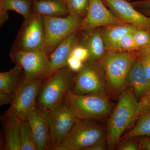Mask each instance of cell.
<instances>
[{
    "mask_svg": "<svg viewBox=\"0 0 150 150\" xmlns=\"http://www.w3.org/2000/svg\"><path fill=\"white\" fill-rule=\"evenodd\" d=\"M129 88L121 93L118 103L108 121L106 141L110 150L115 149L125 131L150 105L146 97L139 101L132 90Z\"/></svg>",
    "mask_w": 150,
    "mask_h": 150,
    "instance_id": "6da1fadb",
    "label": "cell"
},
{
    "mask_svg": "<svg viewBox=\"0 0 150 150\" xmlns=\"http://www.w3.org/2000/svg\"><path fill=\"white\" fill-rule=\"evenodd\" d=\"M64 100L77 119L102 121L111 113L112 103L105 93L77 95L70 90Z\"/></svg>",
    "mask_w": 150,
    "mask_h": 150,
    "instance_id": "7a4b0ae2",
    "label": "cell"
},
{
    "mask_svg": "<svg viewBox=\"0 0 150 150\" xmlns=\"http://www.w3.org/2000/svg\"><path fill=\"white\" fill-rule=\"evenodd\" d=\"M74 80L72 71L68 67L58 70L43 80L38 96L36 105L49 110L64 100Z\"/></svg>",
    "mask_w": 150,
    "mask_h": 150,
    "instance_id": "3957f363",
    "label": "cell"
},
{
    "mask_svg": "<svg viewBox=\"0 0 150 150\" xmlns=\"http://www.w3.org/2000/svg\"><path fill=\"white\" fill-rule=\"evenodd\" d=\"M94 121L77 119L58 150H84L95 144L105 141L106 129Z\"/></svg>",
    "mask_w": 150,
    "mask_h": 150,
    "instance_id": "277c9868",
    "label": "cell"
},
{
    "mask_svg": "<svg viewBox=\"0 0 150 150\" xmlns=\"http://www.w3.org/2000/svg\"><path fill=\"white\" fill-rule=\"evenodd\" d=\"M136 59L130 51L108 52L102 57L100 64L108 86L113 93H121L126 88V76Z\"/></svg>",
    "mask_w": 150,
    "mask_h": 150,
    "instance_id": "5b68a950",
    "label": "cell"
},
{
    "mask_svg": "<svg viewBox=\"0 0 150 150\" xmlns=\"http://www.w3.org/2000/svg\"><path fill=\"white\" fill-rule=\"evenodd\" d=\"M45 28L43 51L50 55L71 33L80 28L82 19L69 15L65 17L43 16Z\"/></svg>",
    "mask_w": 150,
    "mask_h": 150,
    "instance_id": "8992f818",
    "label": "cell"
},
{
    "mask_svg": "<svg viewBox=\"0 0 150 150\" xmlns=\"http://www.w3.org/2000/svg\"><path fill=\"white\" fill-rule=\"evenodd\" d=\"M43 78L30 80L22 79L14 94L12 103L4 115H13L22 121L28 117L36 106V100Z\"/></svg>",
    "mask_w": 150,
    "mask_h": 150,
    "instance_id": "52a82bcc",
    "label": "cell"
},
{
    "mask_svg": "<svg viewBox=\"0 0 150 150\" xmlns=\"http://www.w3.org/2000/svg\"><path fill=\"white\" fill-rule=\"evenodd\" d=\"M77 120L73 110L64 100L50 110V150H58Z\"/></svg>",
    "mask_w": 150,
    "mask_h": 150,
    "instance_id": "ba28073f",
    "label": "cell"
},
{
    "mask_svg": "<svg viewBox=\"0 0 150 150\" xmlns=\"http://www.w3.org/2000/svg\"><path fill=\"white\" fill-rule=\"evenodd\" d=\"M10 56L16 64L22 68L24 79L37 78L45 79L47 77L50 63L48 55L44 51H22L13 46Z\"/></svg>",
    "mask_w": 150,
    "mask_h": 150,
    "instance_id": "9c48e42d",
    "label": "cell"
},
{
    "mask_svg": "<svg viewBox=\"0 0 150 150\" xmlns=\"http://www.w3.org/2000/svg\"><path fill=\"white\" fill-rule=\"evenodd\" d=\"M45 28L43 16L33 13L25 20L19 31L14 47L22 51H43Z\"/></svg>",
    "mask_w": 150,
    "mask_h": 150,
    "instance_id": "30bf717a",
    "label": "cell"
},
{
    "mask_svg": "<svg viewBox=\"0 0 150 150\" xmlns=\"http://www.w3.org/2000/svg\"><path fill=\"white\" fill-rule=\"evenodd\" d=\"M27 120L38 150H50V110L36 105Z\"/></svg>",
    "mask_w": 150,
    "mask_h": 150,
    "instance_id": "8fae6325",
    "label": "cell"
},
{
    "mask_svg": "<svg viewBox=\"0 0 150 150\" xmlns=\"http://www.w3.org/2000/svg\"><path fill=\"white\" fill-rule=\"evenodd\" d=\"M105 4L102 0H90L87 13L82 20L80 29L88 30L100 26L126 24Z\"/></svg>",
    "mask_w": 150,
    "mask_h": 150,
    "instance_id": "7c38bea8",
    "label": "cell"
},
{
    "mask_svg": "<svg viewBox=\"0 0 150 150\" xmlns=\"http://www.w3.org/2000/svg\"><path fill=\"white\" fill-rule=\"evenodd\" d=\"M74 93L77 95L105 93L102 78L96 69L91 65H84L74 78Z\"/></svg>",
    "mask_w": 150,
    "mask_h": 150,
    "instance_id": "4fadbf2b",
    "label": "cell"
},
{
    "mask_svg": "<svg viewBox=\"0 0 150 150\" xmlns=\"http://www.w3.org/2000/svg\"><path fill=\"white\" fill-rule=\"evenodd\" d=\"M113 14L126 24L150 31V17L134 9L126 0H103Z\"/></svg>",
    "mask_w": 150,
    "mask_h": 150,
    "instance_id": "5bb4252c",
    "label": "cell"
},
{
    "mask_svg": "<svg viewBox=\"0 0 150 150\" xmlns=\"http://www.w3.org/2000/svg\"><path fill=\"white\" fill-rule=\"evenodd\" d=\"M76 44L77 37L75 31L66 38L56 47L49 56L50 67L46 79L58 70L67 67V60Z\"/></svg>",
    "mask_w": 150,
    "mask_h": 150,
    "instance_id": "9a60e30c",
    "label": "cell"
},
{
    "mask_svg": "<svg viewBox=\"0 0 150 150\" xmlns=\"http://www.w3.org/2000/svg\"><path fill=\"white\" fill-rule=\"evenodd\" d=\"M125 85L126 87L132 90L138 100L145 96L149 91L150 83L139 58L135 59L129 70Z\"/></svg>",
    "mask_w": 150,
    "mask_h": 150,
    "instance_id": "2e32d148",
    "label": "cell"
},
{
    "mask_svg": "<svg viewBox=\"0 0 150 150\" xmlns=\"http://www.w3.org/2000/svg\"><path fill=\"white\" fill-rule=\"evenodd\" d=\"M5 136L4 150H21L20 141V127L21 120L13 115L1 117Z\"/></svg>",
    "mask_w": 150,
    "mask_h": 150,
    "instance_id": "e0dca14e",
    "label": "cell"
},
{
    "mask_svg": "<svg viewBox=\"0 0 150 150\" xmlns=\"http://www.w3.org/2000/svg\"><path fill=\"white\" fill-rule=\"evenodd\" d=\"M32 11L43 16H64L69 14L66 3L60 0H34Z\"/></svg>",
    "mask_w": 150,
    "mask_h": 150,
    "instance_id": "ac0fdd59",
    "label": "cell"
},
{
    "mask_svg": "<svg viewBox=\"0 0 150 150\" xmlns=\"http://www.w3.org/2000/svg\"><path fill=\"white\" fill-rule=\"evenodd\" d=\"M82 44L88 49L90 59L96 60L102 59L105 51L104 42L100 32L95 29L83 30Z\"/></svg>",
    "mask_w": 150,
    "mask_h": 150,
    "instance_id": "d6986e66",
    "label": "cell"
},
{
    "mask_svg": "<svg viewBox=\"0 0 150 150\" xmlns=\"http://www.w3.org/2000/svg\"><path fill=\"white\" fill-rule=\"evenodd\" d=\"M100 31L104 42L105 51L108 50L124 35L134 32L138 28L131 25H113L104 26Z\"/></svg>",
    "mask_w": 150,
    "mask_h": 150,
    "instance_id": "ffe728a7",
    "label": "cell"
},
{
    "mask_svg": "<svg viewBox=\"0 0 150 150\" xmlns=\"http://www.w3.org/2000/svg\"><path fill=\"white\" fill-rule=\"evenodd\" d=\"M22 68L16 64L7 71L0 73V91L14 95L21 81Z\"/></svg>",
    "mask_w": 150,
    "mask_h": 150,
    "instance_id": "44dd1931",
    "label": "cell"
},
{
    "mask_svg": "<svg viewBox=\"0 0 150 150\" xmlns=\"http://www.w3.org/2000/svg\"><path fill=\"white\" fill-rule=\"evenodd\" d=\"M31 4L30 0H0V13L14 11L26 20L33 13Z\"/></svg>",
    "mask_w": 150,
    "mask_h": 150,
    "instance_id": "7402d4cb",
    "label": "cell"
},
{
    "mask_svg": "<svg viewBox=\"0 0 150 150\" xmlns=\"http://www.w3.org/2000/svg\"><path fill=\"white\" fill-rule=\"evenodd\" d=\"M142 136L150 137V105L140 115L136 126L122 138Z\"/></svg>",
    "mask_w": 150,
    "mask_h": 150,
    "instance_id": "603a6c76",
    "label": "cell"
},
{
    "mask_svg": "<svg viewBox=\"0 0 150 150\" xmlns=\"http://www.w3.org/2000/svg\"><path fill=\"white\" fill-rule=\"evenodd\" d=\"M20 141L21 150H38L27 120L21 121Z\"/></svg>",
    "mask_w": 150,
    "mask_h": 150,
    "instance_id": "cb8c5ba5",
    "label": "cell"
},
{
    "mask_svg": "<svg viewBox=\"0 0 150 150\" xmlns=\"http://www.w3.org/2000/svg\"><path fill=\"white\" fill-rule=\"evenodd\" d=\"M69 15L83 19L88 10L90 0H67L66 2Z\"/></svg>",
    "mask_w": 150,
    "mask_h": 150,
    "instance_id": "d4e9b609",
    "label": "cell"
},
{
    "mask_svg": "<svg viewBox=\"0 0 150 150\" xmlns=\"http://www.w3.org/2000/svg\"><path fill=\"white\" fill-rule=\"evenodd\" d=\"M134 32L129 33L124 35L107 50L108 52H124L138 50L139 48L136 45L133 36Z\"/></svg>",
    "mask_w": 150,
    "mask_h": 150,
    "instance_id": "484cf974",
    "label": "cell"
},
{
    "mask_svg": "<svg viewBox=\"0 0 150 150\" xmlns=\"http://www.w3.org/2000/svg\"><path fill=\"white\" fill-rule=\"evenodd\" d=\"M134 41L140 48L150 46V31L143 28H137L133 32Z\"/></svg>",
    "mask_w": 150,
    "mask_h": 150,
    "instance_id": "4316f807",
    "label": "cell"
},
{
    "mask_svg": "<svg viewBox=\"0 0 150 150\" xmlns=\"http://www.w3.org/2000/svg\"><path fill=\"white\" fill-rule=\"evenodd\" d=\"M76 44L73 48L70 56L77 58L83 63L90 59V54L88 48L82 44Z\"/></svg>",
    "mask_w": 150,
    "mask_h": 150,
    "instance_id": "83f0119b",
    "label": "cell"
},
{
    "mask_svg": "<svg viewBox=\"0 0 150 150\" xmlns=\"http://www.w3.org/2000/svg\"><path fill=\"white\" fill-rule=\"evenodd\" d=\"M137 137L124 138L123 141L118 143L117 149L119 150H139L140 149Z\"/></svg>",
    "mask_w": 150,
    "mask_h": 150,
    "instance_id": "f1b7e54d",
    "label": "cell"
},
{
    "mask_svg": "<svg viewBox=\"0 0 150 150\" xmlns=\"http://www.w3.org/2000/svg\"><path fill=\"white\" fill-rule=\"evenodd\" d=\"M83 62L77 58L70 56L67 62V67L72 72H79L84 67Z\"/></svg>",
    "mask_w": 150,
    "mask_h": 150,
    "instance_id": "f546056e",
    "label": "cell"
},
{
    "mask_svg": "<svg viewBox=\"0 0 150 150\" xmlns=\"http://www.w3.org/2000/svg\"><path fill=\"white\" fill-rule=\"evenodd\" d=\"M138 58L142 64L146 76L150 83V58L147 56L139 55Z\"/></svg>",
    "mask_w": 150,
    "mask_h": 150,
    "instance_id": "4dcf8cb0",
    "label": "cell"
},
{
    "mask_svg": "<svg viewBox=\"0 0 150 150\" xmlns=\"http://www.w3.org/2000/svg\"><path fill=\"white\" fill-rule=\"evenodd\" d=\"M140 149L150 150V137L147 136H140L138 139Z\"/></svg>",
    "mask_w": 150,
    "mask_h": 150,
    "instance_id": "1f68e13d",
    "label": "cell"
},
{
    "mask_svg": "<svg viewBox=\"0 0 150 150\" xmlns=\"http://www.w3.org/2000/svg\"><path fill=\"white\" fill-rule=\"evenodd\" d=\"M14 95L10 94L4 92L0 91V105L11 104Z\"/></svg>",
    "mask_w": 150,
    "mask_h": 150,
    "instance_id": "d6a6232c",
    "label": "cell"
},
{
    "mask_svg": "<svg viewBox=\"0 0 150 150\" xmlns=\"http://www.w3.org/2000/svg\"><path fill=\"white\" fill-rule=\"evenodd\" d=\"M107 148V143L105 140L86 148L84 150H105Z\"/></svg>",
    "mask_w": 150,
    "mask_h": 150,
    "instance_id": "836d02e7",
    "label": "cell"
},
{
    "mask_svg": "<svg viewBox=\"0 0 150 150\" xmlns=\"http://www.w3.org/2000/svg\"><path fill=\"white\" fill-rule=\"evenodd\" d=\"M131 4L134 7L145 9H150V0H143L132 3Z\"/></svg>",
    "mask_w": 150,
    "mask_h": 150,
    "instance_id": "e575fe53",
    "label": "cell"
},
{
    "mask_svg": "<svg viewBox=\"0 0 150 150\" xmlns=\"http://www.w3.org/2000/svg\"><path fill=\"white\" fill-rule=\"evenodd\" d=\"M138 50L139 55L147 56L150 58V46L141 48Z\"/></svg>",
    "mask_w": 150,
    "mask_h": 150,
    "instance_id": "d590c367",
    "label": "cell"
},
{
    "mask_svg": "<svg viewBox=\"0 0 150 150\" xmlns=\"http://www.w3.org/2000/svg\"><path fill=\"white\" fill-rule=\"evenodd\" d=\"M144 12L146 16L150 17V9H147L146 10L144 11Z\"/></svg>",
    "mask_w": 150,
    "mask_h": 150,
    "instance_id": "8d00e7d4",
    "label": "cell"
},
{
    "mask_svg": "<svg viewBox=\"0 0 150 150\" xmlns=\"http://www.w3.org/2000/svg\"><path fill=\"white\" fill-rule=\"evenodd\" d=\"M146 95L147 96L148 98H149V99L150 100V87L149 90V91L148 92V93L147 94V95Z\"/></svg>",
    "mask_w": 150,
    "mask_h": 150,
    "instance_id": "74e56055",
    "label": "cell"
},
{
    "mask_svg": "<svg viewBox=\"0 0 150 150\" xmlns=\"http://www.w3.org/2000/svg\"><path fill=\"white\" fill-rule=\"evenodd\" d=\"M60 1H64L65 2H66L67 1V0H60Z\"/></svg>",
    "mask_w": 150,
    "mask_h": 150,
    "instance_id": "f35d334b",
    "label": "cell"
}]
</instances>
